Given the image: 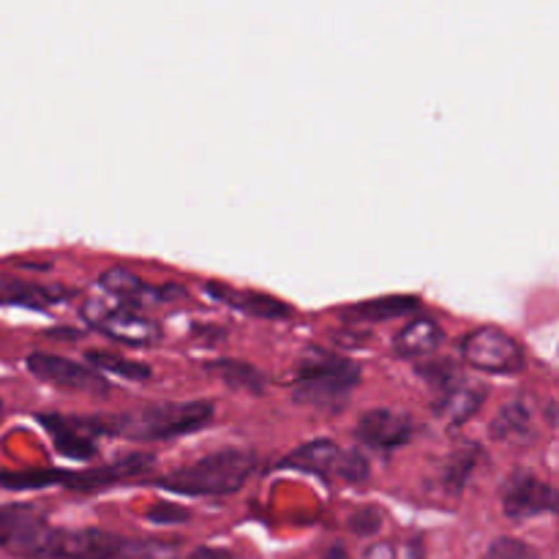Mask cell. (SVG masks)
Returning <instances> with one entry per match:
<instances>
[{"mask_svg": "<svg viewBox=\"0 0 559 559\" xmlns=\"http://www.w3.org/2000/svg\"><path fill=\"white\" fill-rule=\"evenodd\" d=\"M257 467V453L249 448H222L186 467L173 469L158 486L180 497H224L243 489Z\"/></svg>", "mask_w": 559, "mask_h": 559, "instance_id": "6da1fadb", "label": "cell"}, {"mask_svg": "<svg viewBox=\"0 0 559 559\" xmlns=\"http://www.w3.org/2000/svg\"><path fill=\"white\" fill-rule=\"evenodd\" d=\"M360 382V366L344 355L314 349L304 355L295 374L293 399L314 409L338 413Z\"/></svg>", "mask_w": 559, "mask_h": 559, "instance_id": "7a4b0ae2", "label": "cell"}, {"mask_svg": "<svg viewBox=\"0 0 559 559\" xmlns=\"http://www.w3.org/2000/svg\"><path fill=\"white\" fill-rule=\"evenodd\" d=\"M213 420V402L207 399H191V402H158L140 413L118 415L104 420L107 435L129 437V440H175V437L191 435L205 429Z\"/></svg>", "mask_w": 559, "mask_h": 559, "instance_id": "3957f363", "label": "cell"}, {"mask_svg": "<svg viewBox=\"0 0 559 559\" xmlns=\"http://www.w3.org/2000/svg\"><path fill=\"white\" fill-rule=\"evenodd\" d=\"M123 544L107 530H52L38 519L11 544V551L25 559H118Z\"/></svg>", "mask_w": 559, "mask_h": 559, "instance_id": "277c9868", "label": "cell"}, {"mask_svg": "<svg viewBox=\"0 0 559 559\" xmlns=\"http://www.w3.org/2000/svg\"><path fill=\"white\" fill-rule=\"evenodd\" d=\"M82 317L98 333H104L112 342L129 344V347H151V344L162 342L158 322L145 317L142 311L129 309V306L91 298L82 306Z\"/></svg>", "mask_w": 559, "mask_h": 559, "instance_id": "5b68a950", "label": "cell"}, {"mask_svg": "<svg viewBox=\"0 0 559 559\" xmlns=\"http://www.w3.org/2000/svg\"><path fill=\"white\" fill-rule=\"evenodd\" d=\"M462 355L473 369L486 374H519L527 364L524 347L502 328L484 325L462 342Z\"/></svg>", "mask_w": 559, "mask_h": 559, "instance_id": "8992f818", "label": "cell"}, {"mask_svg": "<svg viewBox=\"0 0 559 559\" xmlns=\"http://www.w3.org/2000/svg\"><path fill=\"white\" fill-rule=\"evenodd\" d=\"M557 491L533 469H516L508 475L502 486V513L511 522H527V519L555 513Z\"/></svg>", "mask_w": 559, "mask_h": 559, "instance_id": "52a82bcc", "label": "cell"}, {"mask_svg": "<svg viewBox=\"0 0 559 559\" xmlns=\"http://www.w3.org/2000/svg\"><path fill=\"white\" fill-rule=\"evenodd\" d=\"M27 369L38 380L49 382L55 388H66V391L93 393V396H107L109 393V382L98 371L87 369L85 364H76L71 358H63V355L33 353L27 358Z\"/></svg>", "mask_w": 559, "mask_h": 559, "instance_id": "ba28073f", "label": "cell"}, {"mask_svg": "<svg viewBox=\"0 0 559 559\" xmlns=\"http://www.w3.org/2000/svg\"><path fill=\"white\" fill-rule=\"evenodd\" d=\"M38 424L49 431L52 445L66 459H93L96 456V431H104V420L98 418H69V415L44 413L38 415Z\"/></svg>", "mask_w": 559, "mask_h": 559, "instance_id": "9c48e42d", "label": "cell"}, {"mask_svg": "<svg viewBox=\"0 0 559 559\" xmlns=\"http://www.w3.org/2000/svg\"><path fill=\"white\" fill-rule=\"evenodd\" d=\"M355 437L374 451H396V448L407 445L413 437V420L396 409H369L355 424Z\"/></svg>", "mask_w": 559, "mask_h": 559, "instance_id": "30bf717a", "label": "cell"}, {"mask_svg": "<svg viewBox=\"0 0 559 559\" xmlns=\"http://www.w3.org/2000/svg\"><path fill=\"white\" fill-rule=\"evenodd\" d=\"M102 289L107 295H112L120 306H129V309H145V306L162 304V300H173L183 295L180 287H156V284L142 282L140 276H134L126 267H109L98 278Z\"/></svg>", "mask_w": 559, "mask_h": 559, "instance_id": "8fae6325", "label": "cell"}, {"mask_svg": "<svg viewBox=\"0 0 559 559\" xmlns=\"http://www.w3.org/2000/svg\"><path fill=\"white\" fill-rule=\"evenodd\" d=\"M205 293L218 304L229 306V309L240 311L246 317H257V320H287V317H293V306L287 300L254 293V289H235L222 282H207Z\"/></svg>", "mask_w": 559, "mask_h": 559, "instance_id": "7c38bea8", "label": "cell"}, {"mask_svg": "<svg viewBox=\"0 0 559 559\" xmlns=\"http://www.w3.org/2000/svg\"><path fill=\"white\" fill-rule=\"evenodd\" d=\"M151 467H153V456H147V453H134V456L118 459V462L104 464V467H96V469H87V473L63 475L66 480H60V484L69 486V489L74 491H98L115 484H126V480L131 478H140V475H145Z\"/></svg>", "mask_w": 559, "mask_h": 559, "instance_id": "4fadbf2b", "label": "cell"}, {"mask_svg": "<svg viewBox=\"0 0 559 559\" xmlns=\"http://www.w3.org/2000/svg\"><path fill=\"white\" fill-rule=\"evenodd\" d=\"M71 289L52 287V284H33L25 278L0 273V306H22V309H49L71 298Z\"/></svg>", "mask_w": 559, "mask_h": 559, "instance_id": "5bb4252c", "label": "cell"}, {"mask_svg": "<svg viewBox=\"0 0 559 559\" xmlns=\"http://www.w3.org/2000/svg\"><path fill=\"white\" fill-rule=\"evenodd\" d=\"M420 309V300L415 295H385V298H371L364 304H353L338 311L344 322H385L396 317L415 314Z\"/></svg>", "mask_w": 559, "mask_h": 559, "instance_id": "9a60e30c", "label": "cell"}, {"mask_svg": "<svg viewBox=\"0 0 559 559\" xmlns=\"http://www.w3.org/2000/svg\"><path fill=\"white\" fill-rule=\"evenodd\" d=\"M338 459H342V448L336 445L333 440H311L306 445H300L298 451L287 453L278 467L284 469H300V473H311V475H320V478H328V475L336 473L338 467Z\"/></svg>", "mask_w": 559, "mask_h": 559, "instance_id": "2e32d148", "label": "cell"}, {"mask_svg": "<svg viewBox=\"0 0 559 559\" xmlns=\"http://www.w3.org/2000/svg\"><path fill=\"white\" fill-rule=\"evenodd\" d=\"M442 328L437 325L435 320L429 317H418V320L407 322L402 331L396 333V353L402 358H413V360H426L437 353V347L442 344Z\"/></svg>", "mask_w": 559, "mask_h": 559, "instance_id": "e0dca14e", "label": "cell"}, {"mask_svg": "<svg viewBox=\"0 0 559 559\" xmlns=\"http://www.w3.org/2000/svg\"><path fill=\"white\" fill-rule=\"evenodd\" d=\"M442 402L437 404V415L445 420L448 426H464L469 418L478 415V409L484 407V388L478 385H451L448 391H442Z\"/></svg>", "mask_w": 559, "mask_h": 559, "instance_id": "ac0fdd59", "label": "cell"}, {"mask_svg": "<svg viewBox=\"0 0 559 559\" xmlns=\"http://www.w3.org/2000/svg\"><path fill=\"white\" fill-rule=\"evenodd\" d=\"M491 437L500 442H530L533 437V413L522 402H511L491 420Z\"/></svg>", "mask_w": 559, "mask_h": 559, "instance_id": "d6986e66", "label": "cell"}, {"mask_svg": "<svg viewBox=\"0 0 559 559\" xmlns=\"http://www.w3.org/2000/svg\"><path fill=\"white\" fill-rule=\"evenodd\" d=\"M207 371L213 377L224 382V385L235 388V391H246V393H262L265 391V377H262L260 369H254L251 364H243V360H233V358H222L207 364Z\"/></svg>", "mask_w": 559, "mask_h": 559, "instance_id": "ffe728a7", "label": "cell"}, {"mask_svg": "<svg viewBox=\"0 0 559 559\" xmlns=\"http://www.w3.org/2000/svg\"><path fill=\"white\" fill-rule=\"evenodd\" d=\"M87 364H91L93 371H98V374H115L120 377V380L129 382L151 380V369H147L145 364H136V360L123 358V355L87 353Z\"/></svg>", "mask_w": 559, "mask_h": 559, "instance_id": "44dd1931", "label": "cell"}, {"mask_svg": "<svg viewBox=\"0 0 559 559\" xmlns=\"http://www.w3.org/2000/svg\"><path fill=\"white\" fill-rule=\"evenodd\" d=\"M36 522H38L36 508L0 506V549H11V544H14V540Z\"/></svg>", "mask_w": 559, "mask_h": 559, "instance_id": "7402d4cb", "label": "cell"}, {"mask_svg": "<svg viewBox=\"0 0 559 559\" xmlns=\"http://www.w3.org/2000/svg\"><path fill=\"white\" fill-rule=\"evenodd\" d=\"M475 462H478V448L475 445L451 453L445 467H442V484H445V489L453 491V495H459V491L467 486L469 475H473L475 469Z\"/></svg>", "mask_w": 559, "mask_h": 559, "instance_id": "603a6c76", "label": "cell"}, {"mask_svg": "<svg viewBox=\"0 0 559 559\" xmlns=\"http://www.w3.org/2000/svg\"><path fill=\"white\" fill-rule=\"evenodd\" d=\"M66 473H55V469H25V473H0V489L11 491H27V489H47V486L58 484Z\"/></svg>", "mask_w": 559, "mask_h": 559, "instance_id": "cb8c5ba5", "label": "cell"}, {"mask_svg": "<svg viewBox=\"0 0 559 559\" xmlns=\"http://www.w3.org/2000/svg\"><path fill=\"white\" fill-rule=\"evenodd\" d=\"M120 557L126 559H178V544H169V540H126Z\"/></svg>", "mask_w": 559, "mask_h": 559, "instance_id": "d4e9b609", "label": "cell"}, {"mask_svg": "<svg viewBox=\"0 0 559 559\" xmlns=\"http://www.w3.org/2000/svg\"><path fill=\"white\" fill-rule=\"evenodd\" d=\"M484 559H538V551H535L530 544H524V540L502 535V538L491 540V546L486 549Z\"/></svg>", "mask_w": 559, "mask_h": 559, "instance_id": "484cf974", "label": "cell"}, {"mask_svg": "<svg viewBox=\"0 0 559 559\" xmlns=\"http://www.w3.org/2000/svg\"><path fill=\"white\" fill-rule=\"evenodd\" d=\"M336 473L342 475L347 484H364V480L369 478V459H366L364 453H358V451L342 453Z\"/></svg>", "mask_w": 559, "mask_h": 559, "instance_id": "4316f807", "label": "cell"}, {"mask_svg": "<svg viewBox=\"0 0 559 559\" xmlns=\"http://www.w3.org/2000/svg\"><path fill=\"white\" fill-rule=\"evenodd\" d=\"M145 519L153 524H183L191 519V511L178 502H156V506L147 508Z\"/></svg>", "mask_w": 559, "mask_h": 559, "instance_id": "83f0119b", "label": "cell"}, {"mask_svg": "<svg viewBox=\"0 0 559 559\" xmlns=\"http://www.w3.org/2000/svg\"><path fill=\"white\" fill-rule=\"evenodd\" d=\"M380 527L382 513L377 511V508H364V511L353 513V519H349V530H353L355 535H374Z\"/></svg>", "mask_w": 559, "mask_h": 559, "instance_id": "f1b7e54d", "label": "cell"}, {"mask_svg": "<svg viewBox=\"0 0 559 559\" xmlns=\"http://www.w3.org/2000/svg\"><path fill=\"white\" fill-rule=\"evenodd\" d=\"M420 377H426V380L437 382V385L442 388V391H448L453 382V364H448V360H440V364H420Z\"/></svg>", "mask_w": 559, "mask_h": 559, "instance_id": "f546056e", "label": "cell"}, {"mask_svg": "<svg viewBox=\"0 0 559 559\" xmlns=\"http://www.w3.org/2000/svg\"><path fill=\"white\" fill-rule=\"evenodd\" d=\"M186 559H233V555L227 549H216V546H197Z\"/></svg>", "mask_w": 559, "mask_h": 559, "instance_id": "4dcf8cb0", "label": "cell"}, {"mask_svg": "<svg viewBox=\"0 0 559 559\" xmlns=\"http://www.w3.org/2000/svg\"><path fill=\"white\" fill-rule=\"evenodd\" d=\"M364 559H396V549L391 544H371L364 551Z\"/></svg>", "mask_w": 559, "mask_h": 559, "instance_id": "1f68e13d", "label": "cell"}, {"mask_svg": "<svg viewBox=\"0 0 559 559\" xmlns=\"http://www.w3.org/2000/svg\"><path fill=\"white\" fill-rule=\"evenodd\" d=\"M404 559H424V544H420V538L409 540V546L404 549Z\"/></svg>", "mask_w": 559, "mask_h": 559, "instance_id": "d6a6232c", "label": "cell"}, {"mask_svg": "<svg viewBox=\"0 0 559 559\" xmlns=\"http://www.w3.org/2000/svg\"><path fill=\"white\" fill-rule=\"evenodd\" d=\"M322 559H353V557H349V551L344 549L342 544H333V546H328V551L322 555Z\"/></svg>", "mask_w": 559, "mask_h": 559, "instance_id": "836d02e7", "label": "cell"}, {"mask_svg": "<svg viewBox=\"0 0 559 559\" xmlns=\"http://www.w3.org/2000/svg\"><path fill=\"white\" fill-rule=\"evenodd\" d=\"M0 409H3V402H0Z\"/></svg>", "mask_w": 559, "mask_h": 559, "instance_id": "e575fe53", "label": "cell"}]
</instances>
